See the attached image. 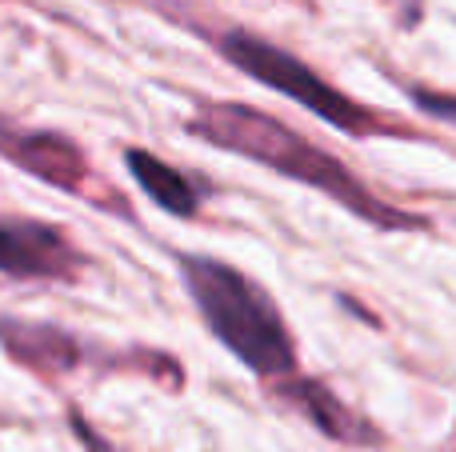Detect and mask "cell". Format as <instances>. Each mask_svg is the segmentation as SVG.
<instances>
[{
    "label": "cell",
    "instance_id": "cell-4",
    "mask_svg": "<svg viewBox=\"0 0 456 452\" xmlns=\"http://www.w3.org/2000/svg\"><path fill=\"white\" fill-rule=\"evenodd\" d=\"M88 256L53 221L0 216V277L16 280H77Z\"/></svg>",
    "mask_w": 456,
    "mask_h": 452
},
{
    "label": "cell",
    "instance_id": "cell-2",
    "mask_svg": "<svg viewBox=\"0 0 456 452\" xmlns=\"http://www.w3.org/2000/svg\"><path fill=\"white\" fill-rule=\"evenodd\" d=\"M176 272L197 317L205 320V328L228 357H236L248 373L268 376V381L297 373L292 328L265 285L208 253H181Z\"/></svg>",
    "mask_w": 456,
    "mask_h": 452
},
{
    "label": "cell",
    "instance_id": "cell-3",
    "mask_svg": "<svg viewBox=\"0 0 456 452\" xmlns=\"http://www.w3.org/2000/svg\"><path fill=\"white\" fill-rule=\"evenodd\" d=\"M213 48L224 56L232 69H240L248 80L273 88V93L297 101L305 112H313L316 120L340 128L345 136H412L404 125H396L393 117L361 104L356 96H348L345 88H337L332 80H324L313 64H305L297 52L273 44V40L256 36L248 28H224L213 36Z\"/></svg>",
    "mask_w": 456,
    "mask_h": 452
},
{
    "label": "cell",
    "instance_id": "cell-1",
    "mask_svg": "<svg viewBox=\"0 0 456 452\" xmlns=\"http://www.w3.org/2000/svg\"><path fill=\"white\" fill-rule=\"evenodd\" d=\"M184 133L192 141H205L213 149L244 157L260 168H273L284 181L316 189L321 197L337 200L340 208H348L353 216L377 224V229H425L420 216L380 200L337 152L292 133L281 117H273L265 109H252V104L240 101H200L192 109V117L184 120Z\"/></svg>",
    "mask_w": 456,
    "mask_h": 452
},
{
    "label": "cell",
    "instance_id": "cell-6",
    "mask_svg": "<svg viewBox=\"0 0 456 452\" xmlns=\"http://www.w3.org/2000/svg\"><path fill=\"white\" fill-rule=\"evenodd\" d=\"M125 168L141 192L168 216H197L200 208V189L192 184V176H184L181 168H173L168 160H160L149 149H125Z\"/></svg>",
    "mask_w": 456,
    "mask_h": 452
},
{
    "label": "cell",
    "instance_id": "cell-5",
    "mask_svg": "<svg viewBox=\"0 0 456 452\" xmlns=\"http://www.w3.org/2000/svg\"><path fill=\"white\" fill-rule=\"evenodd\" d=\"M0 157L8 165H16L20 173L53 184V189H64L80 200H93L88 197L93 165H88V157L80 152V144L72 136L53 133V128H24L0 117Z\"/></svg>",
    "mask_w": 456,
    "mask_h": 452
},
{
    "label": "cell",
    "instance_id": "cell-7",
    "mask_svg": "<svg viewBox=\"0 0 456 452\" xmlns=\"http://www.w3.org/2000/svg\"><path fill=\"white\" fill-rule=\"evenodd\" d=\"M281 392H284V397H292V405H297V408H305V416L324 432V437L340 440V445H364V440H377L369 424H364L361 416L348 413V408L332 397V389H324V384H316V381H289Z\"/></svg>",
    "mask_w": 456,
    "mask_h": 452
}]
</instances>
